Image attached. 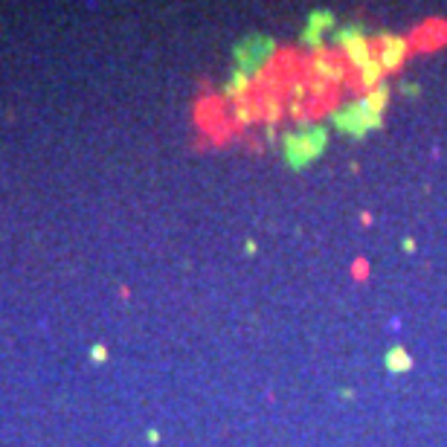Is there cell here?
Segmentation results:
<instances>
[{
  "label": "cell",
  "instance_id": "obj_17",
  "mask_svg": "<svg viewBox=\"0 0 447 447\" xmlns=\"http://www.w3.org/2000/svg\"><path fill=\"white\" fill-rule=\"evenodd\" d=\"M148 441L157 444V441H160V433H157V430H148Z\"/></svg>",
  "mask_w": 447,
  "mask_h": 447
},
{
  "label": "cell",
  "instance_id": "obj_10",
  "mask_svg": "<svg viewBox=\"0 0 447 447\" xmlns=\"http://www.w3.org/2000/svg\"><path fill=\"white\" fill-rule=\"evenodd\" d=\"M390 84L387 82H383V84H377L375 90H369L366 96H363V99H366V105L375 111V114H380L383 116V111H387V105H390Z\"/></svg>",
  "mask_w": 447,
  "mask_h": 447
},
{
  "label": "cell",
  "instance_id": "obj_9",
  "mask_svg": "<svg viewBox=\"0 0 447 447\" xmlns=\"http://www.w3.org/2000/svg\"><path fill=\"white\" fill-rule=\"evenodd\" d=\"M383 76H387V70H383V64L377 58H372L363 70H358V84L366 87V90H375L377 84H383Z\"/></svg>",
  "mask_w": 447,
  "mask_h": 447
},
{
  "label": "cell",
  "instance_id": "obj_4",
  "mask_svg": "<svg viewBox=\"0 0 447 447\" xmlns=\"http://www.w3.org/2000/svg\"><path fill=\"white\" fill-rule=\"evenodd\" d=\"M348 76V64L346 58L340 61L334 53L329 50H316L314 58L305 64V82H319V84H329V87H337L340 82H346Z\"/></svg>",
  "mask_w": 447,
  "mask_h": 447
},
{
  "label": "cell",
  "instance_id": "obj_8",
  "mask_svg": "<svg viewBox=\"0 0 447 447\" xmlns=\"http://www.w3.org/2000/svg\"><path fill=\"white\" fill-rule=\"evenodd\" d=\"M383 366H387V372H392V375H404L412 369V358L404 346H392V348H387V355H383Z\"/></svg>",
  "mask_w": 447,
  "mask_h": 447
},
{
  "label": "cell",
  "instance_id": "obj_13",
  "mask_svg": "<svg viewBox=\"0 0 447 447\" xmlns=\"http://www.w3.org/2000/svg\"><path fill=\"white\" fill-rule=\"evenodd\" d=\"M308 26H314V29H319V32L331 29V26H334V15H331V12H323V9L311 12V15H308Z\"/></svg>",
  "mask_w": 447,
  "mask_h": 447
},
{
  "label": "cell",
  "instance_id": "obj_16",
  "mask_svg": "<svg viewBox=\"0 0 447 447\" xmlns=\"http://www.w3.org/2000/svg\"><path fill=\"white\" fill-rule=\"evenodd\" d=\"M401 90H404L407 96H415V93H419V87H415V84H401Z\"/></svg>",
  "mask_w": 447,
  "mask_h": 447
},
{
  "label": "cell",
  "instance_id": "obj_11",
  "mask_svg": "<svg viewBox=\"0 0 447 447\" xmlns=\"http://www.w3.org/2000/svg\"><path fill=\"white\" fill-rule=\"evenodd\" d=\"M247 90H250V76H244V73H233V79H230V84H227V90H224V93H227L230 96V99H244V96H247Z\"/></svg>",
  "mask_w": 447,
  "mask_h": 447
},
{
  "label": "cell",
  "instance_id": "obj_18",
  "mask_svg": "<svg viewBox=\"0 0 447 447\" xmlns=\"http://www.w3.org/2000/svg\"><path fill=\"white\" fill-rule=\"evenodd\" d=\"M340 395L348 401V398H355V390H340Z\"/></svg>",
  "mask_w": 447,
  "mask_h": 447
},
{
  "label": "cell",
  "instance_id": "obj_12",
  "mask_svg": "<svg viewBox=\"0 0 447 447\" xmlns=\"http://www.w3.org/2000/svg\"><path fill=\"white\" fill-rule=\"evenodd\" d=\"M236 119H238L241 125H250V122L259 119V114H255V102L247 99V96H244V99H238V102H236Z\"/></svg>",
  "mask_w": 447,
  "mask_h": 447
},
{
  "label": "cell",
  "instance_id": "obj_7",
  "mask_svg": "<svg viewBox=\"0 0 447 447\" xmlns=\"http://www.w3.org/2000/svg\"><path fill=\"white\" fill-rule=\"evenodd\" d=\"M308 102H311V90H308V82H305V79H297V82H291V87L285 90V105H287V111H291V116L302 119V116H305V108H308Z\"/></svg>",
  "mask_w": 447,
  "mask_h": 447
},
{
  "label": "cell",
  "instance_id": "obj_3",
  "mask_svg": "<svg viewBox=\"0 0 447 447\" xmlns=\"http://www.w3.org/2000/svg\"><path fill=\"white\" fill-rule=\"evenodd\" d=\"M276 53V41L267 38V35H253V38H244L238 47H236V64H238V73L244 76H259L270 58Z\"/></svg>",
  "mask_w": 447,
  "mask_h": 447
},
{
  "label": "cell",
  "instance_id": "obj_1",
  "mask_svg": "<svg viewBox=\"0 0 447 447\" xmlns=\"http://www.w3.org/2000/svg\"><path fill=\"white\" fill-rule=\"evenodd\" d=\"M326 143H329V128L323 125H311V128H302V131H287L282 134L285 163L294 172H302L316 157H323Z\"/></svg>",
  "mask_w": 447,
  "mask_h": 447
},
{
  "label": "cell",
  "instance_id": "obj_14",
  "mask_svg": "<svg viewBox=\"0 0 447 447\" xmlns=\"http://www.w3.org/2000/svg\"><path fill=\"white\" fill-rule=\"evenodd\" d=\"M90 358H93V363H105V360H108V348H105L102 343H96V346L90 348Z\"/></svg>",
  "mask_w": 447,
  "mask_h": 447
},
{
  "label": "cell",
  "instance_id": "obj_15",
  "mask_svg": "<svg viewBox=\"0 0 447 447\" xmlns=\"http://www.w3.org/2000/svg\"><path fill=\"white\" fill-rule=\"evenodd\" d=\"M401 247H404V253H412V250H415V241H412V238H404Z\"/></svg>",
  "mask_w": 447,
  "mask_h": 447
},
{
  "label": "cell",
  "instance_id": "obj_6",
  "mask_svg": "<svg viewBox=\"0 0 447 447\" xmlns=\"http://www.w3.org/2000/svg\"><path fill=\"white\" fill-rule=\"evenodd\" d=\"M377 44H380L377 61L383 64V70H387V73H395V70H401V64H404V58H407V50H409L407 38H401V35H392V32H380Z\"/></svg>",
  "mask_w": 447,
  "mask_h": 447
},
{
  "label": "cell",
  "instance_id": "obj_2",
  "mask_svg": "<svg viewBox=\"0 0 447 447\" xmlns=\"http://www.w3.org/2000/svg\"><path fill=\"white\" fill-rule=\"evenodd\" d=\"M383 116L375 114L366 99H358V102H348L337 111H331V125L337 128L340 134L346 137H355V140H363L369 131H375V128H380Z\"/></svg>",
  "mask_w": 447,
  "mask_h": 447
},
{
  "label": "cell",
  "instance_id": "obj_5",
  "mask_svg": "<svg viewBox=\"0 0 447 447\" xmlns=\"http://www.w3.org/2000/svg\"><path fill=\"white\" fill-rule=\"evenodd\" d=\"M337 44H340L343 58H346V64L351 70H363L372 58H377L375 55V44L363 35L360 29H343L337 35Z\"/></svg>",
  "mask_w": 447,
  "mask_h": 447
}]
</instances>
